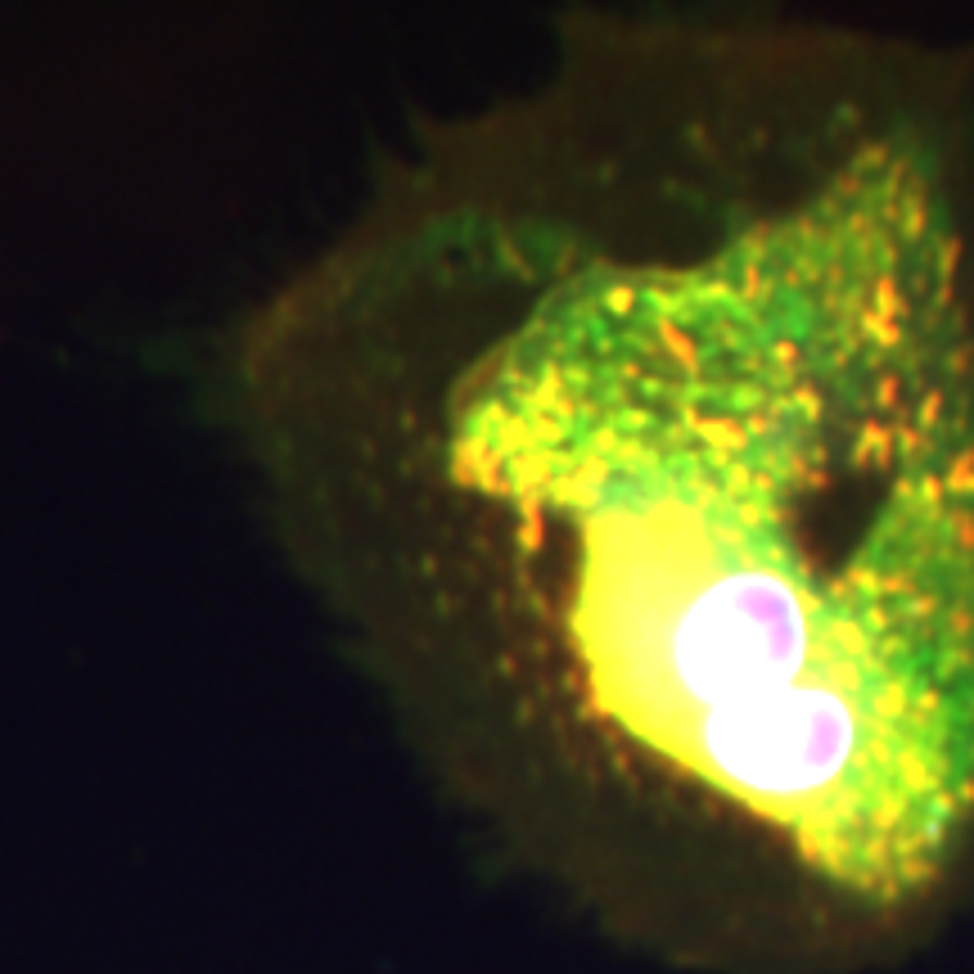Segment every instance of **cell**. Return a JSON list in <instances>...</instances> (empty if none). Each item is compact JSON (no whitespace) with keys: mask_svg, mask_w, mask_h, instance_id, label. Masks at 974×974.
<instances>
[{"mask_svg":"<svg viewBox=\"0 0 974 974\" xmlns=\"http://www.w3.org/2000/svg\"><path fill=\"white\" fill-rule=\"evenodd\" d=\"M970 222L858 59L577 18L230 316L212 415L474 799L898 911L974 835Z\"/></svg>","mask_w":974,"mask_h":974,"instance_id":"obj_1","label":"cell"}]
</instances>
